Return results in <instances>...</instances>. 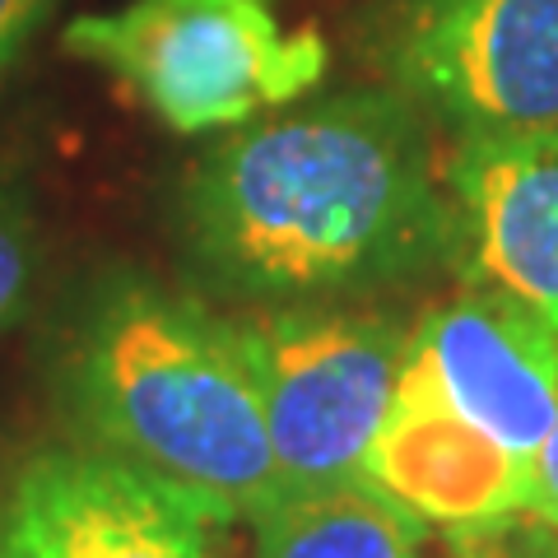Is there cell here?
<instances>
[{
  "label": "cell",
  "mask_w": 558,
  "mask_h": 558,
  "mask_svg": "<svg viewBox=\"0 0 558 558\" xmlns=\"http://www.w3.org/2000/svg\"><path fill=\"white\" fill-rule=\"evenodd\" d=\"M363 475L424 526L480 535L502 531L531 508L535 465L447 410L438 396L396 387L391 414L363 461Z\"/></svg>",
  "instance_id": "cell-9"
},
{
  "label": "cell",
  "mask_w": 558,
  "mask_h": 558,
  "mask_svg": "<svg viewBox=\"0 0 558 558\" xmlns=\"http://www.w3.org/2000/svg\"><path fill=\"white\" fill-rule=\"evenodd\" d=\"M461 545H457V554L451 558H521L508 539H502L498 531H480V535H457Z\"/></svg>",
  "instance_id": "cell-14"
},
{
  "label": "cell",
  "mask_w": 558,
  "mask_h": 558,
  "mask_svg": "<svg viewBox=\"0 0 558 558\" xmlns=\"http://www.w3.org/2000/svg\"><path fill=\"white\" fill-rule=\"evenodd\" d=\"M451 242L475 289L558 326V131L461 135L442 163Z\"/></svg>",
  "instance_id": "cell-8"
},
{
  "label": "cell",
  "mask_w": 558,
  "mask_h": 558,
  "mask_svg": "<svg viewBox=\"0 0 558 558\" xmlns=\"http://www.w3.org/2000/svg\"><path fill=\"white\" fill-rule=\"evenodd\" d=\"M65 373L98 451L178 484L229 521H256L284 498L238 322L126 284L98 299Z\"/></svg>",
  "instance_id": "cell-2"
},
{
  "label": "cell",
  "mask_w": 558,
  "mask_h": 558,
  "mask_svg": "<svg viewBox=\"0 0 558 558\" xmlns=\"http://www.w3.org/2000/svg\"><path fill=\"white\" fill-rule=\"evenodd\" d=\"M539 526H549L558 535V414L545 433V442L535 451V475H531V508Z\"/></svg>",
  "instance_id": "cell-12"
},
{
  "label": "cell",
  "mask_w": 558,
  "mask_h": 558,
  "mask_svg": "<svg viewBox=\"0 0 558 558\" xmlns=\"http://www.w3.org/2000/svg\"><path fill=\"white\" fill-rule=\"evenodd\" d=\"M396 387L438 396L447 410L535 465L558 414V326L470 284L410 330Z\"/></svg>",
  "instance_id": "cell-7"
},
{
  "label": "cell",
  "mask_w": 558,
  "mask_h": 558,
  "mask_svg": "<svg viewBox=\"0 0 558 558\" xmlns=\"http://www.w3.org/2000/svg\"><path fill=\"white\" fill-rule=\"evenodd\" d=\"M65 51L112 70L178 135L247 126L326 75V43L289 33L270 0H131L75 20Z\"/></svg>",
  "instance_id": "cell-3"
},
{
  "label": "cell",
  "mask_w": 558,
  "mask_h": 558,
  "mask_svg": "<svg viewBox=\"0 0 558 558\" xmlns=\"http://www.w3.org/2000/svg\"><path fill=\"white\" fill-rule=\"evenodd\" d=\"M33 270H38V260H33V223L20 201L0 196V330L24 312Z\"/></svg>",
  "instance_id": "cell-11"
},
{
  "label": "cell",
  "mask_w": 558,
  "mask_h": 558,
  "mask_svg": "<svg viewBox=\"0 0 558 558\" xmlns=\"http://www.w3.org/2000/svg\"><path fill=\"white\" fill-rule=\"evenodd\" d=\"M424 521L359 475L293 488L256 517V558H418Z\"/></svg>",
  "instance_id": "cell-10"
},
{
  "label": "cell",
  "mask_w": 558,
  "mask_h": 558,
  "mask_svg": "<svg viewBox=\"0 0 558 558\" xmlns=\"http://www.w3.org/2000/svg\"><path fill=\"white\" fill-rule=\"evenodd\" d=\"M284 494L359 480L391 414L410 330L368 312L284 307L238 322Z\"/></svg>",
  "instance_id": "cell-4"
},
{
  "label": "cell",
  "mask_w": 558,
  "mask_h": 558,
  "mask_svg": "<svg viewBox=\"0 0 558 558\" xmlns=\"http://www.w3.org/2000/svg\"><path fill=\"white\" fill-rule=\"evenodd\" d=\"M186 223L209 270L275 299L400 279L451 242L442 168L391 94L242 126L196 168Z\"/></svg>",
  "instance_id": "cell-1"
},
{
  "label": "cell",
  "mask_w": 558,
  "mask_h": 558,
  "mask_svg": "<svg viewBox=\"0 0 558 558\" xmlns=\"http://www.w3.org/2000/svg\"><path fill=\"white\" fill-rule=\"evenodd\" d=\"M381 57L461 135L558 131V0H405Z\"/></svg>",
  "instance_id": "cell-5"
},
{
  "label": "cell",
  "mask_w": 558,
  "mask_h": 558,
  "mask_svg": "<svg viewBox=\"0 0 558 558\" xmlns=\"http://www.w3.org/2000/svg\"><path fill=\"white\" fill-rule=\"evenodd\" d=\"M223 526L108 451H38L0 498V558H223Z\"/></svg>",
  "instance_id": "cell-6"
},
{
  "label": "cell",
  "mask_w": 558,
  "mask_h": 558,
  "mask_svg": "<svg viewBox=\"0 0 558 558\" xmlns=\"http://www.w3.org/2000/svg\"><path fill=\"white\" fill-rule=\"evenodd\" d=\"M51 0H0V75L10 70V61L24 51L33 38V28L43 24Z\"/></svg>",
  "instance_id": "cell-13"
}]
</instances>
